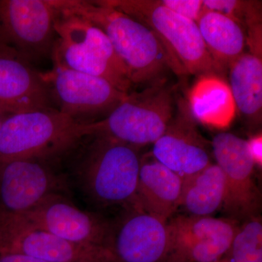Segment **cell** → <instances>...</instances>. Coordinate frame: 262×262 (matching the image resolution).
Wrapping results in <instances>:
<instances>
[{
    "mask_svg": "<svg viewBox=\"0 0 262 262\" xmlns=\"http://www.w3.org/2000/svg\"><path fill=\"white\" fill-rule=\"evenodd\" d=\"M60 11L87 19L105 33L128 71L133 85L148 87L166 80L173 63L155 33L103 0H56Z\"/></svg>",
    "mask_w": 262,
    "mask_h": 262,
    "instance_id": "cell-1",
    "label": "cell"
},
{
    "mask_svg": "<svg viewBox=\"0 0 262 262\" xmlns=\"http://www.w3.org/2000/svg\"><path fill=\"white\" fill-rule=\"evenodd\" d=\"M155 33L177 75H214L221 70L203 42L198 24L165 8L159 0H103Z\"/></svg>",
    "mask_w": 262,
    "mask_h": 262,
    "instance_id": "cell-2",
    "label": "cell"
},
{
    "mask_svg": "<svg viewBox=\"0 0 262 262\" xmlns=\"http://www.w3.org/2000/svg\"><path fill=\"white\" fill-rule=\"evenodd\" d=\"M55 30L54 64L101 77L129 94L133 84L128 71L101 29L79 15L60 11Z\"/></svg>",
    "mask_w": 262,
    "mask_h": 262,
    "instance_id": "cell-3",
    "label": "cell"
},
{
    "mask_svg": "<svg viewBox=\"0 0 262 262\" xmlns=\"http://www.w3.org/2000/svg\"><path fill=\"white\" fill-rule=\"evenodd\" d=\"M175 113L173 88L166 80L128 96L106 117L84 125L85 136H103L134 147L153 144Z\"/></svg>",
    "mask_w": 262,
    "mask_h": 262,
    "instance_id": "cell-4",
    "label": "cell"
},
{
    "mask_svg": "<svg viewBox=\"0 0 262 262\" xmlns=\"http://www.w3.org/2000/svg\"><path fill=\"white\" fill-rule=\"evenodd\" d=\"M86 123L53 108L8 115L0 130V161L65 151L86 137Z\"/></svg>",
    "mask_w": 262,
    "mask_h": 262,
    "instance_id": "cell-5",
    "label": "cell"
},
{
    "mask_svg": "<svg viewBox=\"0 0 262 262\" xmlns=\"http://www.w3.org/2000/svg\"><path fill=\"white\" fill-rule=\"evenodd\" d=\"M93 138L82 162L84 185L103 206H134L140 170L138 148L103 136Z\"/></svg>",
    "mask_w": 262,
    "mask_h": 262,
    "instance_id": "cell-6",
    "label": "cell"
},
{
    "mask_svg": "<svg viewBox=\"0 0 262 262\" xmlns=\"http://www.w3.org/2000/svg\"><path fill=\"white\" fill-rule=\"evenodd\" d=\"M59 14L55 0H0V50L29 63L51 56Z\"/></svg>",
    "mask_w": 262,
    "mask_h": 262,
    "instance_id": "cell-7",
    "label": "cell"
},
{
    "mask_svg": "<svg viewBox=\"0 0 262 262\" xmlns=\"http://www.w3.org/2000/svg\"><path fill=\"white\" fill-rule=\"evenodd\" d=\"M42 76L58 110L80 122L102 114L106 117L129 94L101 77L60 65Z\"/></svg>",
    "mask_w": 262,
    "mask_h": 262,
    "instance_id": "cell-8",
    "label": "cell"
},
{
    "mask_svg": "<svg viewBox=\"0 0 262 262\" xmlns=\"http://www.w3.org/2000/svg\"><path fill=\"white\" fill-rule=\"evenodd\" d=\"M27 255L47 262H116L110 248L74 244L14 215L0 214V253Z\"/></svg>",
    "mask_w": 262,
    "mask_h": 262,
    "instance_id": "cell-9",
    "label": "cell"
},
{
    "mask_svg": "<svg viewBox=\"0 0 262 262\" xmlns=\"http://www.w3.org/2000/svg\"><path fill=\"white\" fill-rule=\"evenodd\" d=\"M212 150L215 164L225 175L226 198L223 208L232 220L256 216L260 193L253 179L254 162L247 141L233 134L220 133L213 137Z\"/></svg>",
    "mask_w": 262,
    "mask_h": 262,
    "instance_id": "cell-10",
    "label": "cell"
},
{
    "mask_svg": "<svg viewBox=\"0 0 262 262\" xmlns=\"http://www.w3.org/2000/svg\"><path fill=\"white\" fill-rule=\"evenodd\" d=\"M47 158L0 161V214H23L60 194L61 180L46 164Z\"/></svg>",
    "mask_w": 262,
    "mask_h": 262,
    "instance_id": "cell-11",
    "label": "cell"
},
{
    "mask_svg": "<svg viewBox=\"0 0 262 262\" xmlns=\"http://www.w3.org/2000/svg\"><path fill=\"white\" fill-rule=\"evenodd\" d=\"M129 211L112 226L108 248L116 262H167L170 252L168 222L143 211Z\"/></svg>",
    "mask_w": 262,
    "mask_h": 262,
    "instance_id": "cell-12",
    "label": "cell"
},
{
    "mask_svg": "<svg viewBox=\"0 0 262 262\" xmlns=\"http://www.w3.org/2000/svg\"><path fill=\"white\" fill-rule=\"evenodd\" d=\"M18 216L34 227L74 244L108 248L112 225L98 215L82 211L61 194L50 196Z\"/></svg>",
    "mask_w": 262,
    "mask_h": 262,
    "instance_id": "cell-13",
    "label": "cell"
},
{
    "mask_svg": "<svg viewBox=\"0 0 262 262\" xmlns=\"http://www.w3.org/2000/svg\"><path fill=\"white\" fill-rule=\"evenodd\" d=\"M193 120L188 105L181 103L166 130L153 144L151 151L155 160L183 179L211 163L206 141Z\"/></svg>",
    "mask_w": 262,
    "mask_h": 262,
    "instance_id": "cell-14",
    "label": "cell"
},
{
    "mask_svg": "<svg viewBox=\"0 0 262 262\" xmlns=\"http://www.w3.org/2000/svg\"><path fill=\"white\" fill-rule=\"evenodd\" d=\"M42 73L30 63L0 50V110L6 115L51 108Z\"/></svg>",
    "mask_w": 262,
    "mask_h": 262,
    "instance_id": "cell-15",
    "label": "cell"
},
{
    "mask_svg": "<svg viewBox=\"0 0 262 262\" xmlns=\"http://www.w3.org/2000/svg\"><path fill=\"white\" fill-rule=\"evenodd\" d=\"M184 179L153 158H141L135 203L146 212L164 221L179 208Z\"/></svg>",
    "mask_w": 262,
    "mask_h": 262,
    "instance_id": "cell-16",
    "label": "cell"
},
{
    "mask_svg": "<svg viewBox=\"0 0 262 262\" xmlns=\"http://www.w3.org/2000/svg\"><path fill=\"white\" fill-rule=\"evenodd\" d=\"M188 106L193 118L217 128L228 127L235 116L229 84L213 74L196 80L189 91Z\"/></svg>",
    "mask_w": 262,
    "mask_h": 262,
    "instance_id": "cell-17",
    "label": "cell"
},
{
    "mask_svg": "<svg viewBox=\"0 0 262 262\" xmlns=\"http://www.w3.org/2000/svg\"><path fill=\"white\" fill-rule=\"evenodd\" d=\"M229 68V86L236 110L253 126L259 125L262 111L261 56L244 53Z\"/></svg>",
    "mask_w": 262,
    "mask_h": 262,
    "instance_id": "cell-18",
    "label": "cell"
},
{
    "mask_svg": "<svg viewBox=\"0 0 262 262\" xmlns=\"http://www.w3.org/2000/svg\"><path fill=\"white\" fill-rule=\"evenodd\" d=\"M198 29L213 61L222 70L244 53L246 34L233 19L206 10L196 21Z\"/></svg>",
    "mask_w": 262,
    "mask_h": 262,
    "instance_id": "cell-19",
    "label": "cell"
},
{
    "mask_svg": "<svg viewBox=\"0 0 262 262\" xmlns=\"http://www.w3.org/2000/svg\"><path fill=\"white\" fill-rule=\"evenodd\" d=\"M226 198L225 175L215 163L184 179L179 208L187 215L211 216L223 208Z\"/></svg>",
    "mask_w": 262,
    "mask_h": 262,
    "instance_id": "cell-20",
    "label": "cell"
},
{
    "mask_svg": "<svg viewBox=\"0 0 262 262\" xmlns=\"http://www.w3.org/2000/svg\"><path fill=\"white\" fill-rule=\"evenodd\" d=\"M168 227L169 257L172 253L202 239L233 236L238 225L237 221L229 218L182 215L169 221Z\"/></svg>",
    "mask_w": 262,
    "mask_h": 262,
    "instance_id": "cell-21",
    "label": "cell"
},
{
    "mask_svg": "<svg viewBox=\"0 0 262 262\" xmlns=\"http://www.w3.org/2000/svg\"><path fill=\"white\" fill-rule=\"evenodd\" d=\"M223 258L228 262H262V223L258 215L238 226Z\"/></svg>",
    "mask_w": 262,
    "mask_h": 262,
    "instance_id": "cell-22",
    "label": "cell"
},
{
    "mask_svg": "<svg viewBox=\"0 0 262 262\" xmlns=\"http://www.w3.org/2000/svg\"><path fill=\"white\" fill-rule=\"evenodd\" d=\"M205 10L217 12L229 17L239 25L245 26L248 33L261 28L259 3L237 0H204Z\"/></svg>",
    "mask_w": 262,
    "mask_h": 262,
    "instance_id": "cell-23",
    "label": "cell"
},
{
    "mask_svg": "<svg viewBox=\"0 0 262 262\" xmlns=\"http://www.w3.org/2000/svg\"><path fill=\"white\" fill-rule=\"evenodd\" d=\"M165 8L181 16L196 22L206 10L202 0H159Z\"/></svg>",
    "mask_w": 262,
    "mask_h": 262,
    "instance_id": "cell-24",
    "label": "cell"
},
{
    "mask_svg": "<svg viewBox=\"0 0 262 262\" xmlns=\"http://www.w3.org/2000/svg\"><path fill=\"white\" fill-rule=\"evenodd\" d=\"M250 154L255 165L262 166V136L261 134L253 136L247 141Z\"/></svg>",
    "mask_w": 262,
    "mask_h": 262,
    "instance_id": "cell-25",
    "label": "cell"
},
{
    "mask_svg": "<svg viewBox=\"0 0 262 262\" xmlns=\"http://www.w3.org/2000/svg\"><path fill=\"white\" fill-rule=\"evenodd\" d=\"M0 262H47L21 253H0Z\"/></svg>",
    "mask_w": 262,
    "mask_h": 262,
    "instance_id": "cell-26",
    "label": "cell"
},
{
    "mask_svg": "<svg viewBox=\"0 0 262 262\" xmlns=\"http://www.w3.org/2000/svg\"><path fill=\"white\" fill-rule=\"evenodd\" d=\"M8 115H6L5 113H3L1 110H0V130H1L2 125H3V122H4L5 119Z\"/></svg>",
    "mask_w": 262,
    "mask_h": 262,
    "instance_id": "cell-27",
    "label": "cell"
},
{
    "mask_svg": "<svg viewBox=\"0 0 262 262\" xmlns=\"http://www.w3.org/2000/svg\"><path fill=\"white\" fill-rule=\"evenodd\" d=\"M216 262H228L227 260H225V258H222V259L219 260L218 261Z\"/></svg>",
    "mask_w": 262,
    "mask_h": 262,
    "instance_id": "cell-28",
    "label": "cell"
}]
</instances>
